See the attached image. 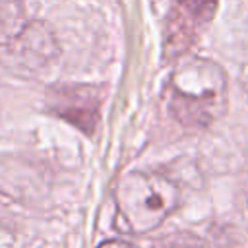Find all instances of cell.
Here are the masks:
<instances>
[{
	"label": "cell",
	"instance_id": "obj_3",
	"mask_svg": "<svg viewBox=\"0 0 248 248\" xmlns=\"http://www.w3.org/2000/svg\"><path fill=\"white\" fill-rule=\"evenodd\" d=\"M114 200L122 227L132 234H145L159 229L178 207L180 190L161 172L130 170L120 178Z\"/></svg>",
	"mask_w": 248,
	"mask_h": 248
},
{
	"label": "cell",
	"instance_id": "obj_4",
	"mask_svg": "<svg viewBox=\"0 0 248 248\" xmlns=\"http://www.w3.org/2000/svg\"><path fill=\"white\" fill-rule=\"evenodd\" d=\"M105 101V87L89 83H58L46 91V110L85 136L97 132L101 120V107Z\"/></svg>",
	"mask_w": 248,
	"mask_h": 248
},
{
	"label": "cell",
	"instance_id": "obj_1",
	"mask_svg": "<svg viewBox=\"0 0 248 248\" xmlns=\"http://www.w3.org/2000/svg\"><path fill=\"white\" fill-rule=\"evenodd\" d=\"M227 74L207 58H188L170 74L163 107L167 114L186 130H203L227 110Z\"/></svg>",
	"mask_w": 248,
	"mask_h": 248
},
{
	"label": "cell",
	"instance_id": "obj_5",
	"mask_svg": "<svg viewBox=\"0 0 248 248\" xmlns=\"http://www.w3.org/2000/svg\"><path fill=\"white\" fill-rule=\"evenodd\" d=\"M217 12V0H174L163 31V56L172 62L200 39Z\"/></svg>",
	"mask_w": 248,
	"mask_h": 248
},
{
	"label": "cell",
	"instance_id": "obj_7",
	"mask_svg": "<svg viewBox=\"0 0 248 248\" xmlns=\"http://www.w3.org/2000/svg\"><path fill=\"white\" fill-rule=\"evenodd\" d=\"M97 248H138V246L128 242V240H124V238H110V240L101 242Z\"/></svg>",
	"mask_w": 248,
	"mask_h": 248
},
{
	"label": "cell",
	"instance_id": "obj_6",
	"mask_svg": "<svg viewBox=\"0 0 248 248\" xmlns=\"http://www.w3.org/2000/svg\"><path fill=\"white\" fill-rule=\"evenodd\" d=\"M151 248H211L203 238L192 234V232H172L167 236H161L153 242Z\"/></svg>",
	"mask_w": 248,
	"mask_h": 248
},
{
	"label": "cell",
	"instance_id": "obj_2",
	"mask_svg": "<svg viewBox=\"0 0 248 248\" xmlns=\"http://www.w3.org/2000/svg\"><path fill=\"white\" fill-rule=\"evenodd\" d=\"M60 54L52 27L25 2L0 4V66L21 79L46 72Z\"/></svg>",
	"mask_w": 248,
	"mask_h": 248
}]
</instances>
